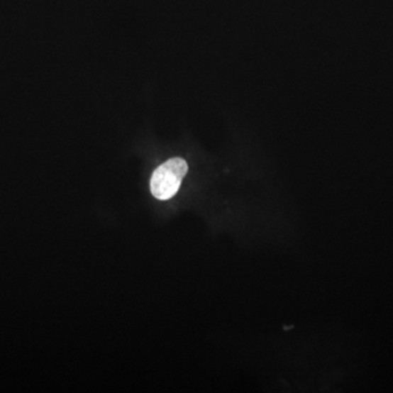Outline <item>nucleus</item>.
<instances>
[{"mask_svg": "<svg viewBox=\"0 0 393 393\" xmlns=\"http://www.w3.org/2000/svg\"><path fill=\"white\" fill-rule=\"evenodd\" d=\"M188 172L187 162L180 157L168 160L160 165L152 175L150 187L157 199L168 200L177 194L182 179Z\"/></svg>", "mask_w": 393, "mask_h": 393, "instance_id": "obj_1", "label": "nucleus"}]
</instances>
